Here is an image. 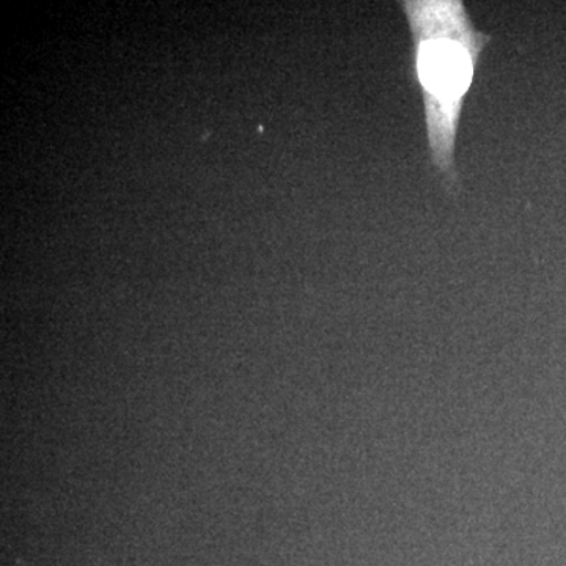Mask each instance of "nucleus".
<instances>
[{
    "instance_id": "f257e3e1",
    "label": "nucleus",
    "mask_w": 566,
    "mask_h": 566,
    "mask_svg": "<svg viewBox=\"0 0 566 566\" xmlns=\"http://www.w3.org/2000/svg\"><path fill=\"white\" fill-rule=\"evenodd\" d=\"M400 6L411 29L431 161L452 191L458 182L455 145L461 114L491 36L475 28L460 0H406Z\"/></svg>"
}]
</instances>
